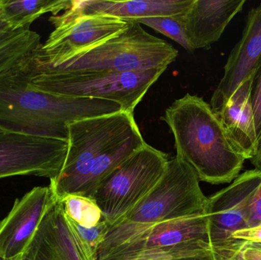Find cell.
Masks as SVG:
<instances>
[{
    "label": "cell",
    "instance_id": "21",
    "mask_svg": "<svg viewBox=\"0 0 261 260\" xmlns=\"http://www.w3.org/2000/svg\"><path fill=\"white\" fill-rule=\"evenodd\" d=\"M179 15L144 18L137 21L140 24H145L154 29L159 33L163 34L170 39L176 41L177 44H180L186 50L192 52L187 37L184 33Z\"/></svg>",
    "mask_w": 261,
    "mask_h": 260
},
{
    "label": "cell",
    "instance_id": "24",
    "mask_svg": "<svg viewBox=\"0 0 261 260\" xmlns=\"http://www.w3.org/2000/svg\"><path fill=\"white\" fill-rule=\"evenodd\" d=\"M233 238L246 244L261 243V224L255 227H248L245 230H239L234 234Z\"/></svg>",
    "mask_w": 261,
    "mask_h": 260
},
{
    "label": "cell",
    "instance_id": "27",
    "mask_svg": "<svg viewBox=\"0 0 261 260\" xmlns=\"http://www.w3.org/2000/svg\"><path fill=\"white\" fill-rule=\"evenodd\" d=\"M22 260H51L50 258L44 253L40 247L35 244V241H32V245L29 248V251L26 253Z\"/></svg>",
    "mask_w": 261,
    "mask_h": 260
},
{
    "label": "cell",
    "instance_id": "17",
    "mask_svg": "<svg viewBox=\"0 0 261 260\" xmlns=\"http://www.w3.org/2000/svg\"><path fill=\"white\" fill-rule=\"evenodd\" d=\"M193 0H135V1H75L81 12L99 14L125 21L156 17L176 16L184 13Z\"/></svg>",
    "mask_w": 261,
    "mask_h": 260
},
{
    "label": "cell",
    "instance_id": "7",
    "mask_svg": "<svg viewBox=\"0 0 261 260\" xmlns=\"http://www.w3.org/2000/svg\"><path fill=\"white\" fill-rule=\"evenodd\" d=\"M168 160L167 154L146 143L98 185L90 198L111 227L153 189Z\"/></svg>",
    "mask_w": 261,
    "mask_h": 260
},
{
    "label": "cell",
    "instance_id": "9",
    "mask_svg": "<svg viewBox=\"0 0 261 260\" xmlns=\"http://www.w3.org/2000/svg\"><path fill=\"white\" fill-rule=\"evenodd\" d=\"M55 30L47 41L34 50V59L41 65L57 67L76 55L122 32L128 21L99 14L81 12L75 1L62 13L51 15Z\"/></svg>",
    "mask_w": 261,
    "mask_h": 260
},
{
    "label": "cell",
    "instance_id": "6",
    "mask_svg": "<svg viewBox=\"0 0 261 260\" xmlns=\"http://www.w3.org/2000/svg\"><path fill=\"white\" fill-rule=\"evenodd\" d=\"M178 53L173 46L150 35L141 24L132 20L122 32L76 55L62 65L47 67L62 71L116 73L167 69Z\"/></svg>",
    "mask_w": 261,
    "mask_h": 260
},
{
    "label": "cell",
    "instance_id": "5",
    "mask_svg": "<svg viewBox=\"0 0 261 260\" xmlns=\"http://www.w3.org/2000/svg\"><path fill=\"white\" fill-rule=\"evenodd\" d=\"M32 52L24 57L32 86L69 97L110 101L120 105L123 111L132 113L149 89L167 70L151 69L124 73L62 71L40 65L34 59Z\"/></svg>",
    "mask_w": 261,
    "mask_h": 260
},
{
    "label": "cell",
    "instance_id": "15",
    "mask_svg": "<svg viewBox=\"0 0 261 260\" xmlns=\"http://www.w3.org/2000/svg\"><path fill=\"white\" fill-rule=\"evenodd\" d=\"M34 241L51 260H96L58 198L43 218Z\"/></svg>",
    "mask_w": 261,
    "mask_h": 260
},
{
    "label": "cell",
    "instance_id": "30",
    "mask_svg": "<svg viewBox=\"0 0 261 260\" xmlns=\"http://www.w3.org/2000/svg\"><path fill=\"white\" fill-rule=\"evenodd\" d=\"M257 247H258L259 248L261 249V244H258V245H257Z\"/></svg>",
    "mask_w": 261,
    "mask_h": 260
},
{
    "label": "cell",
    "instance_id": "22",
    "mask_svg": "<svg viewBox=\"0 0 261 260\" xmlns=\"http://www.w3.org/2000/svg\"><path fill=\"white\" fill-rule=\"evenodd\" d=\"M73 223L84 245L96 260V254L99 247H100L111 225L104 218L99 224L92 227H84L74 221Z\"/></svg>",
    "mask_w": 261,
    "mask_h": 260
},
{
    "label": "cell",
    "instance_id": "14",
    "mask_svg": "<svg viewBox=\"0 0 261 260\" xmlns=\"http://www.w3.org/2000/svg\"><path fill=\"white\" fill-rule=\"evenodd\" d=\"M246 0H193L179 15L191 51L217 42Z\"/></svg>",
    "mask_w": 261,
    "mask_h": 260
},
{
    "label": "cell",
    "instance_id": "23",
    "mask_svg": "<svg viewBox=\"0 0 261 260\" xmlns=\"http://www.w3.org/2000/svg\"><path fill=\"white\" fill-rule=\"evenodd\" d=\"M251 99L255 122L256 132L259 138L261 135V56L254 67L253 73Z\"/></svg>",
    "mask_w": 261,
    "mask_h": 260
},
{
    "label": "cell",
    "instance_id": "8",
    "mask_svg": "<svg viewBox=\"0 0 261 260\" xmlns=\"http://www.w3.org/2000/svg\"><path fill=\"white\" fill-rule=\"evenodd\" d=\"M261 185V172L251 169L207 198L205 213L210 245L218 260H239L245 243L233 235L249 227L253 205Z\"/></svg>",
    "mask_w": 261,
    "mask_h": 260
},
{
    "label": "cell",
    "instance_id": "2",
    "mask_svg": "<svg viewBox=\"0 0 261 260\" xmlns=\"http://www.w3.org/2000/svg\"><path fill=\"white\" fill-rule=\"evenodd\" d=\"M24 57L0 73V129L67 141L68 124L122 111L110 101L69 97L35 88Z\"/></svg>",
    "mask_w": 261,
    "mask_h": 260
},
{
    "label": "cell",
    "instance_id": "13",
    "mask_svg": "<svg viewBox=\"0 0 261 260\" xmlns=\"http://www.w3.org/2000/svg\"><path fill=\"white\" fill-rule=\"evenodd\" d=\"M261 56V4L248 12L242 38L231 50L224 75L212 96L210 106L219 114L243 81L253 74Z\"/></svg>",
    "mask_w": 261,
    "mask_h": 260
},
{
    "label": "cell",
    "instance_id": "25",
    "mask_svg": "<svg viewBox=\"0 0 261 260\" xmlns=\"http://www.w3.org/2000/svg\"><path fill=\"white\" fill-rule=\"evenodd\" d=\"M261 224V185L255 201L253 205L251 218L250 220L249 227H255Z\"/></svg>",
    "mask_w": 261,
    "mask_h": 260
},
{
    "label": "cell",
    "instance_id": "29",
    "mask_svg": "<svg viewBox=\"0 0 261 260\" xmlns=\"http://www.w3.org/2000/svg\"><path fill=\"white\" fill-rule=\"evenodd\" d=\"M11 30H12V29H11V27L8 25L7 23L3 19V18H2L1 16V14H0V34Z\"/></svg>",
    "mask_w": 261,
    "mask_h": 260
},
{
    "label": "cell",
    "instance_id": "10",
    "mask_svg": "<svg viewBox=\"0 0 261 260\" xmlns=\"http://www.w3.org/2000/svg\"><path fill=\"white\" fill-rule=\"evenodd\" d=\"M66 140L0 131V180L35 176L55 180L67 157Z\"/></svg>",
    "mask_w": 261,
    "mask_h": 260
},
{
    "label": "cell",
    "instance_id": "20",
    "mask_svg": "<svg viewBox=\"0 0 261 260\" xmlns=\"http://www.w3.org/2000/svg\"><path fill=\"white\" fill-rule=\"evenodd\" d=\"M61 201L66 215L82 227H94L103 219L99 206L89 197L68 195Z\"/></svg>",
    "mask_w": 261,
    "mask_h": 260
},
{
    "label": "cell",
    "instance_id": "31",
    "mask_svg": "<svg viewBox=\"0 0 261 260\" xmlns=\"http://www.w3.org/2000/svg\"><path fill=\"white\" fill-rule=\"evenodd\" d=\"M0 131H1V129H0Z\"/></svg>",
    "mask_w": 261,
    "mask_h": 260
},
{
    "label": "cell",
    "instance_id": "19",
    "mask_svg": "<svg viewBox=\"0 0 261 260\" xmlns=\"http://www.w3.org/2000/svg\"><path fill=\"white\" fill-rule=\"evenodd\" d=\"M41 44V36L30 28L0 34V73L15 65Z\"/></svg>",
    "mask_w": 261,
    "mask_h": 260
},
{
    "label": "cell",
    "instance_id": "12",
    "mask_svg": "<svg viewBox=\"0 0 261 260\" xmlns=\"http://www.w3.org/2000/svg\"><path fill=\"white\" fill-rule=\"evenodd\" d=\"M196 244L211 246L205 213L155 224L113 250L103 260H128L141 253Z\"/></svg>",
    "mask_w": 261,
    "mask_h": 260
},
{
    "label": "cell",
    "instance_id": "1",
    "mask_svg": "<svg viewBox=\"0 0 261 260\" xmlns=\"http://www.w3.org/2000/svg\"><path fill=\"white\" fill-rule=\"evenodd\" d=\"M61 174L50 180L58 199L91 196L98 185L146 142L134 114L122 111L71 122Z\"/></svg>",
    "mask_w": 261,
    "mask_h": 260
},
{
    "label": "cell",
    "instance_id": "11",
    "mask_svg": "<svg viewBox=\"0 0 261 260\" xmlns=\"http://www.w3.org/2000/svg\"><path fill=\"white\" fill-rule=\"evenodd\" d=\"M58 199L51 186H38L17 198L0 221V260H22L38 227Z\"/></svg>",
    "mask_w": 261,
    "mask_h": 260
},
{
    "label": "cell",
    "instance_id": "26",
    "mask_svg": "<svg viewBox=\"0 0 261 260\" xmlns=\"http://www.w3.org/2000/svg\"><path fill=\"white\" fill-rule=\"evenodd\" d=\"M239 260H261V249L246 244L241 252Z\"/></svg>",
    "mask_w": 261,
    "mask_h": 260
},
{
    "label": "cell",
    "instance_id": "3",
    "mask_svg": "<svg viewBox=\"0 0 261 260\" xmlns=\"http://www.w3.org/2000/svg\"><path fill=\"white\" fill-rule=\"evenodd\" d=\"M177 158L190 165L199 181L224 184L234 181L245 159L234 148L210 104L187 94L165 111Z\"/></svg>",
    "mask_w": 261,
    "mask_h": 260
},
{
    "label": "cell",
    "instance_id": "18",
    "mask_svg": "<svg viewBox=\"0 0 261 260\" xmlns=\"http://www.w3.org/2000/svg\"><path fill=\"white\" fill-rule=\"evenodd\" d=\"M71 0H0V14L12 30L30 28L41 15H58L72 6Z\"/></svg>",
    "mask_w": 261,
    "mask_h": 260
},
{
    "label": "cell",
    "instance_id": "16",
    "mask_svg": "<svg viewBox=\"0 0 261 260\" xmlns=\"http://www.w3.org/2000/svg\"><path fill=\"white\" fill-rule=\"evenodd\" d=\"M252 82L253 74L240 84L216 114L230 141L245 160H251L258 148L251 99Z\"/></svg>",
    "mask_w": 261,
    "mask_h": 260
},
{
    "label": "cell",
    "instance_id": "28",
    "mask_svg": "<svg viewBox=\"0 0 261 260\" xmlns=\"http://www.w3.org/2000/svg\"><path fill=\"white\" fill-rule=\"evenodd\" d=\"M251 163L254 165L255 169L261 172V135L258 138V148L255 156L251 160Z\"/></svg>",
    "mask_w": 261,
    "mask_h": 260
},
{
    "label": "cell",
    "instance_id": "4",
    "mask_svg": "<svg viewBox=\"0 0 261 260\" xmlns=\"http://www.w3.org/2000/svg\"><path fill=\"white\" fill-rule=\"evenodd\" d=\"M207 198L193 168L175 157L153 189L120 221L112 226L96 254L103 260L113 250L155 224L202 215Z\"/></svg>",
    "mask_w": 261,
    "mask_h": 260
}]
</instances>
